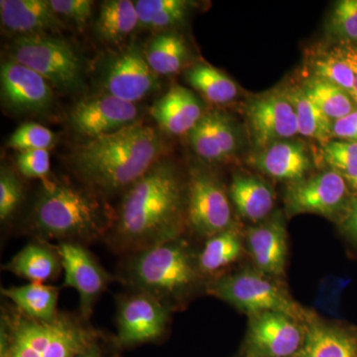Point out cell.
Returning a JSON list of instances; mask_svg holds the SVG:
<instances>
[{"label": "cell", "mask_w": 357, "mask_h": 357, "mask_svg": "<svg viewBox=\"0 0 357 357\" xmlns=\"http://www.w3.org/2000/svg\"><path fill=\"white\" fill-rule=\"evenodd\" d=\"M187 191L172 162L159 160L122 194L105 237L110 248L128 256L177 239L187 218Z\"/></svg>", "instance_id": "cell-1"}, {"label": "cell", "mask_w": 357, "mask_h": 357, "mask_svg": "<svg viewBox=\"0 0 357 357\" xmlns=\"http://www.w3.org/2000/svg\"><path fill=\"white\" fill-rule=\"evenodd\" d=\"M166 150L162 134L136 123L116 132L86 140L72 152L70 164L84 187L100 197L123 194Z\"/></svg>", "instance_id": "cell-2"}, {"label": "cell", "mask_w": 357, "mask_h": 357, "mask_svg": "<svg viewBox=\"0 0 357 357\" xmlns=\"http://www.w3.org/2000/svg\"><path fill=\"white\" fill-rule=\"evenodd\" d=\"M114 213L86 187L45 181L33 204L29 227L38 238L88 244L107 237Z\"/></svg>", "instance_id": "cell-3"}, {"label": "cell", "mask_w": 357, "mask_h": 357, "mask_svg": "<svg viewBox=\"0 0 357 357\" xmlns=\"http://www.w3.org/2000/svg\"><path fill=\"white\" fill-rule=\"evenodd\" d=\"M0 325L1 357H74L96 340L88 319L69 312L38 321L11 306L3 307Z\"/></svg>", "instance_id": "cell-4"}, {"label": "cell", "mask_w": 357, "mask_h": 357, "mask_svg": "<svg viewBox=\"0 0 357 357\" xmlns=\"http://www.w3.org/2000/svg\"><path fill=\"white\" fill-rule=\"evenodd\" d=\"M199 272L198 264L177 238L126 256L119 275L130 290L150 294L171 307V301L195 285Z\"/></svg>", "instance_id": "cell-5"}, {"label": "cell", "mask_w": 357, "mask_h": 357, "mask_svg": "<svg viewBox=\"0 0 357 357\" xmlns=\"http://www.w3.org/2000/svg\"><path fill=\"white\" fill-rule=\"evenodd\" d=\"M13 60L38 73L54 88L74 93L84 86V66L79 52L56 34L15 37L10 45Z\"/></svg>", "instance_id": "cell-6"}, {"label": "cell", "mask_w": 357, "mask_h": 357, "mask_svg": "<svg viewBox=\"0 0 357 357\" xmlns=\"http://www.w3.org/2000/svg\"><path fill=\"white\" fill-rule=\"evenodd\" d=\"M206 292L251 316L264 312H283L296 319L302 316L300 307L285 291L260 275L222 277L211 283Z\"/></svg>", "instance_id": "cell-7"}, {"label": "cell", "mask_w": 357, "mask_h": 357, "mask_svg": "<svg viewBox=\"0 0 357 357\" xmlns=\"http://www.w3.org/2000/svg\"><path fill=\"white\" fill-rule=\"evenodd\" d=\"M103 93L136 103L160 86L158 75L148 64L145 50L130 44L107 59L100 74Z\"/></svg>", "instance_id": "cell-8"}, {"label": "cell", "mask_w": 357, "mask_h": 357, "mask_svg": "<svg viewBox=\"0 0 357 357\" xmlns=\"http://www.w3.org/2000/svg\"><path fill=\"white\" fill-rule=\"evenodd\" d=\"M171 307L153 296L130 290L117 297V340L122 345L155 342L170 324Z\"/></svg>", "instance_id": "cell-9"}, {"label": "cell", "mask_w": 357, "mask_h": 357, "mask_svg": "<svg viewBox=\"0 0 357 357\" xmlns=\"http://www.w3.org/2000/svg\"><path fill=\"white\" fill-rule=\"evenodd\" d=\"M187 183V220L194 231L210 238L230 229L231 208L220 181L208 171L195 168Z\"/></svg>", "instance_id": "cell-10"}, {"label": "cell", "mask_w": 357, "mask_h": 357, "mask_svg": "<svg viewBox=\"0 0 357 357\" xmlns=\"http://www.w3.org/2000/svg\"><path fill=\"white\" fill-rule=\"evenodd\" d=\"M56 248L64 271L63 287L79 293V314L89 321L96 301L114 278L84 244L61 243Z\"/></svg>", "instance_id": "cell-11"}, {"label": "cell", "mask_w": 357, "mask_h": 357, "mask_svg": "<svg viewBox=\"0 0 357 357\" xmlns=\"http://www.w3.org/2000/svg\"><path fill=\"white\" fill-rule=\"evenodd\" d=\"M0 86L2 103L13 114H46L55 105L51 84L38 73L13 59L1 65Z\"/></svg>", "instance_id": "cell-12"}, {"label": "cell", "mask_w": 357, "mask_h": 357, "mask_svg": "<svg viewBox=\"0 0 357 357\" xmlns=\"http://www.w3.org/2000/svg\"><path fill=\"white\" fill-rule=\"evenodd\" d=\"M138 114L136 103L102 93L75 105L70 112L69 122L75 133L91 140L132 126Z\"/></svg>", "instance_id": "cell-13"}, {"label": "cell", "mask_w": 357, "mask_h": 357, "mask_svg": "<svg viewBox=\"0 0 357 357\" xmlns=\"http://www.w3.org/2000/svg\"><path fill=\"white\" fill-rule=\"evenodd\" d=\"M285 201L290 215L311 213L333 217L349 203L347 182L335 171L321 173L293 183Z\"/></svg>", "instance_id": "cell-14"}, {"label": "cell", "mask_w": 357, "mask_h": 357, "mask_svg": "<svg viewBox=\"0 0 357 357\" xmlns=\"http://www.w3.org/2000/svg\"><path fill=\"white\" fill-rule=\"evenodd\" d=\"M248 121L253 141L261 150L299 133L297 115L284 91L252 100L248 107Z\"/></svg>", "instance_id": "cell-15"}, {"label": "cell", "mask_w": 357, "mask_h": 357, "mask_svg": "<svg viewBox=\"0 0 357 357\" xmlns=\"http://www.w3.org/2000/svg\"><path fill=\"white\" fill-rule=\"evenodd\" d=\"M304 332L297 319L278 312H264L251 316L248 344L255 357H289L298 354Z\"/></svg>", "instance_id": "cell-16"}, {"label": "cell", "mask_w": 357, "mask_h": 357, "mask_svg": "<svg viewBox=\"0 0 357 357\" xmlns=\"http://www.w3.org/2000/svg\"><path fill=\"white\" fill-rule=\"evenodd\" d=\"M188 134L194 151L210 163L227 161L239 148L236 126L229 115L220 110L206 112Z\"/></svg>", "instance_id": "cell-17"}, {"label": "cell", "mask_w": 357, "mask_h": 357, "mask_svg": "<svg viewBox=\"0 0 357 357\" xmlns=\"http://www.w3.org/2000/svg\"><path fill=\"white\" fill-rule=\"evenodd\" d=\"M0 20L2 28L16 37L58 34L66 28L49 0H1Z\"/></svg>", "instance_id": "cell-18"}, {"label": "cell", "mask_w": 357, "mask_h": 357, "mask_svg": "<svg viewBox=\"0 0 357 357\" xmlns=\"http://www.w3.org/2000/svg\"><path fill=\"white\" fill-rule=\"evenodd\" d=\"M150 114L166 132L182 135L189 133L206 112L192 91L174 86L154 102Z\"/></svg>", "instance_id": "cell-19"}, {"label": "cell", "mask_w": 357, "mask_h": 357, "mask_svg": "<svg viewBox=\"0 0 357 357\" xmlns=\"http://www.w3.org/2000/svg\"><path fill=\"white\" fill-rule=\"evenodd\" d=\"M249 251L263 273H283L287 260V236L281 218H273L248 231Z\"/></svg>", "instance_id": "cell-20"}, {"label": "cell", "mask_w": 357, "mask_h": 357, "mask_svg": "<svg viewBox=\"0 0 357 357\" xmlns=\"http://www.w3.org/2000/svg\"><path fill=\"white\" fill-rule=\"evenodd\" d=\"M255 165L261 172L278 180L299 182L311 167V160L304 144L283 140L261 150Z\"/></svg>", "instance_id": "cell-21"}, {"label": "cell", "mask_w": 357, "mask_h": 357, "mask_svg": "<svg viewBox=\"0 0 357 357\" xmlns=\"http://www.w3.org/2000/svg\"><path fill=\"white\" fill-rule=\"evenodd\" d=\"M3 269L30 283L45 284L57 278L63 270L57 248L43 239L26 244L3 266Z\"/></svg>", "instance_id": "cell-22"}, {"label": "cell", "mask_w": 357, "mask_h": 357, "mask_svg": "<svg viewBox=\"0 0 357 357\" xmlns=\"http://www.w3.org/2000/svg\"><path fill=\"white\" fill-rule=\"evenodd\" d=\"M297 357H357V340L340 328L312 321Z\"/></svg>", "instance_id": "cell-23"}, {"label": "cell", "mask_w": 357, "mask_h": 357, "mask_svg": "<svg viewBox=\"0 0 357 357\" xmlns=\"http://www.w3.org/2000/svg\"><path fill=\"white\" fill-rule=\"evenodd\" d=\"M229 192L239 215L250 222L264 220L273 208V192L266 183L253 176L234 175Z\"/></svg>", "instance_id": "cell-24"}, {"label": "cell", "mask_w": 357, "mask_h": 357, "mask_svg": "<svg viewBox=\"0 0 357 357\" xmlns=\"http://www.w3.org/2000/svg\"><path fill=\"white\" fill-rule=\"evenodd\" d=\"M60 289L46 284L28 283L26 285L1 288L4 298L26 316L38 321H51L59 314Z\"/></svg>", "instance_id": "cell-25"}, {"label": "cell", "mask_w": 357, "mask_h": 357, "mask_svg": "<svg viewBox=\"0 0 357 357\" xmlns=\"http://www.w3.org/2000/svg\"><path fill=\"white\" fill-rule=\"evenodd\" d=\"M139 26L135 2L130 0H109L102 2L96 20L98 38L105 43L119 46Z\"/></svg>", "instance_id": "cell-26"}, {"label": "cell", "mask_w": 357, "mask_h": 357, "mask_svg": "<svg viewBox=\"0 0 357 357\" xmlns=\"http://www.w3.org/2000/svg\"><path fill=\"white\" fill-rule=\"evenodd\" d=\"M148 64L158 76L178 72L188 60L189 49L185 39L173 31L159 32L145 49Z\"/></svg>", "instance_id": "cell-27"}, {"label": "cell", "mask_w": 357, "mask_h": 357, "mask_svg": "<svg viewBox=\"0 0 357 357\" xmlns=\"http://www.w3.org/2000/svg\"><path fill=\"white\" fill-rule=\"evenodd\" d=\"M284 93L295 109L299 133L318 140L324 145L331 141V138H333V121L312 102L303 86H293Z\"/></svg>", "instance_id": "cell-28"}, {"label": "cell", "mask_w": 357, "mask_h": 357, "mask_svg": "<svg viewBox=\"0 0 357 357\" xmlns=\"http://www.w3.org/2000/svg\"><path fill=\"white\" fill-rule=\"evenodd\" d=\"M136 13L140 27L153 31H167L183 22L192 3L185 0H137Z\"/></svg>", "instance_id": "cell-29"}, {"label": "cell", "mask_w": 357, "mask_h": 357, "mask_svg": "<svg viewBox=\"0 0 357 357\" xmlns=\"http://www.w3.org/2000/svg\"><path fill=\"white\" fill-rule=\"evenodd\" d=\"M185 79L192 88L215 105L234 100L238 93L236 83L215 68L204 63L195 64L185 72Z\"/></svg>", "instance_id": "cell-30"}, {"label": "cell", "mask_w": 357, "mask_h": 357, "mask_svg": "<svg viewBox=\"0 0 357 357\" xmlns=\"http://www.w3.org/2000/svg\"><path fill=\"white\" fill-rule=\"evenodd\" d=\"M241 252V241L236 229L223 230L210 237L199 255L201 273L210 274L236 261Z\"/></svg>", "instance_id": "cell-31"}, {"label": "cell", "mask_w": 357, "mask_h": 357, "mask_svg": "<svg viewBox=\"0 0 357 357\" xmlns=\"http://www.w3.org/2000/svg\"><path fill=\"white\" fill-rule=\"evenodd\" d=\"M305 93L333 121L351 114L354 98L337 84L314 76L303 86Z\"/></svg>", "instance_id": "cell-32"}, {"label": "cell", "mask_w": 357, "mask_h": 357, "mask_svg": "<svg viewBox=\"0 0 357 357\" xmlns=\"http://www.w3.org/2000/svg\"><path fill=\"white\" fill-rule=\"evenodd\" d=\"M324 158L352 189L357 190V142L328 141L323 148Z\"/></svg>", "instance_id": "cell-33"}, {"label": "cell", "mask_w": 357, "mask_h": 357, "mask_svg": "<svg viewBox=\"0 0 357 357\" xmlns=\"http://www.w3.org/2000/svg\"><path fill=\"white\" fill-rule=\"evenodd\" d=\"M316 77L337 84L349 93L354 100V75L342 52H333L314 62Z\"/></svg>", "instance_id": "cell-34"}, {"label": "cell", "mask_w": 357, "mask_h": 357, "mask_svg": "<svg viewBox=\"0 0 357 357\" xmlns=\"http://www.w3.org/2000/svg\"><path fill=\"white\" fill-rule=\"evenodd\" d=\"M24 187L17 174L7 166L0 171V220L7 222L22 206Z\"/></svg>", "instance_id": "cell-35"}, {"label": "cell", "mask_w": 357, "mask_h": 357, "mask_svg": "<svg viewBox=\"0 0 357 357\" xmlns=\"http://www.w3.org/2000/svg\"><path fill=\"white\" fill-rule=\"evenodd\" d=\"M57 135L35 122H27L16 129L7 141V145L18 151L25 150H48L55 145Z\"/></svg>", "instance_id": "cell-36"}, {"label": "cell", "mask_w": 357, "mask_h": 357, "mask_svg": "<svg viewBox=\"0 0 357 357\" xmlns=\"http://www.w3.org/2000/svg\"><path fill=\"white\" fill-rule=\"evenodd\" d=\"M328 29L338 39L357 41V0L337 2Z\"/></svg>", "instance_id": "cell-37"}, {"label": "cell", "mask_w": 357, "mask_h": 357, "mask_svg": "<svg viewBox=\"0 0 357 357\" xmlns=\"http://www.w3.org/2000/svg\"><path fill=\"white\" fill-rule=\"evenodd\" d=\"M54 13L63 22L83 29L93 11V2L91 0H49Z\"/></svg>", "instance_id": "cell-38"}, {"label": "cell", "mask_w": 357, "mask_h": 357, "mask_svg": "<svg viewBox=\"0 0 357 357\" xmlns=\"http://www.w3.org/2000/svg\"><path fill=\"white\" fill-rule=\"evenodd\" d=\"M18 173L27 178L45 180L50 173V155L48 150H25L16 157Z\"/></svg>", "instance_id": "cell-39"}, {"label": "cell", "mask_w": 357, "mask_h": 357, "mask_svg": "<svg viewBox=\"0 0 357 357\" xmlns=\"http://www.w3.org/2000/svg\"><path fill=\"white\" fill-rule=\"evenodd\" d=\"M333 137L357 142V109H354L347 116L333 121Z\"/></svg>", "instance_id": "cell-40"}, {"label": "cell", "mask_w": 357, "mask_h": 357, "mask_svg": "<svg viewBox=\"0 0 357 357\" xmlns=\"http://www.w3.org/2000/svg\"><path fill=\"white\" fill-rule=\"evenodd\" d=\"M344 211V227L357 241V195L349 199Z\"/></svg>", "instance_id": "cell-41"}, {"label": "cell", "mask_w": 357, "mask_h": 357, "mask_svg": "<svg viewBox=\"0 0 357 357\" xmlns=\"http://www.w3.org/2000/svg\"><path fill=\"white\" fill-rule=\"evenodd\" d=\"M345 60L351 65L354 75V100L357 102V48L347 47L344 50H340Z\"/></svg>", "instance_id": "cell-42"}, {"label": "cell", "mask_w": 357, "mask_h": 357, "mask_svg": "<svg viewBox=\"0 0 357 357\" xmlns=\"http://www.w3.org/2000/svg\"><path fill=\"white\" fill-rule=\"evenodd\" d=\"M74 357H103L102 354L98 351L95 344H89L83 351L77 352Z\"/></svg>", "instance_id": "cell-43"}]
</instances>
